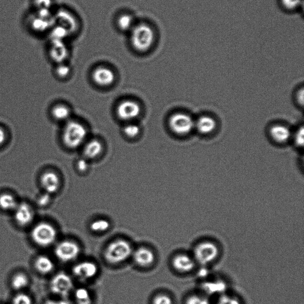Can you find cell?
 <instances>
[{
	"label": "cell",
	"instance_id": "1",
	"mask_svg": "<svg viewBox=\"0 0 304 304\" xmlns=\"http://www.w3.org/2000/svg\"><path fill=\"white\" fill-rule=\"evenodd\" d=\"M156 40V34L149 24H135L130 31V43L134 50L145 53L150 50Z\"/></svg>",
	"mask_w": 304,
	"mask_h": 304
},
{
	"label": "cell",
	"instance_id": "2",
	"mask_svg": "<svg viewBox=\"0 0 304 304\" xmlns=\"http://www.w3.org/2000/svg\"><path fill=\"white\" fill-rule=\"evenodd\" d=\"M220 251L217 244L211 241H203L194 247L192 256L197 264L207 266L218 259Z\"/></svg>",
	"mask_w": 304,
	"mask_h": 304
},
{
	"label": "cell",
	"instance_id": "3",
	"mask_svg": "<svg viewBox=\"0 0 304 304\" xmlns=\"http://www.w3.org/2000/svg\"><path fill=\"white\" fill-rule=\"evenodd\" d=\"M133 249L129 242L119 239L109 244L105 252V260L112 264H117L128 259Z\"/></svg>",
	"mask_w": 304,
	"mask_h": 304
},
{
	"label": "cell",
	"instance_id": "4",
	"mask_svg": "<svg viewBox=\"0 0 304 304\" xmlns=\"http://www.w3.org/2000/svg\"><path fill=\"white\" fill-rule=\"evenodd\" d=\"M87 132L82 124L70 121L66 124L63 132V139L66 146L75 148L82 145L86 139Z\"/></svg>",
	"mask_w": 304,
	"mask_h": 304
},
{
	"label": "cell",
	"instance_id": "5",
	"mask_svg": "<svg viewBox=\"0 0 304 304\" xmlns=\"http://www.w3.org/2000/svg\"><path fill=\"white\" fill-rule=\"evenodd\" d=\"M31 236L37 245L47 247L55 242L57 237V232L54 226L49 223L40 222L32 229Z\"/></svg>",
	"mask_w": 304,
	"mask_h": 304
},
{
	"label": "cell",
	"instance_id": "6",
	"mask_svg": "<svg viewBox=\"0 0 304 304\" xmlns=\"http://www.w3.org/2000/svg\"><path fill=\"white\" fill-rule=\"evenodd\" d=\"M169 126L176 135L185 136L195 129V120L185 112H176L169 119Z\"/></svg>",
	"mask_w": 304,
	"mask_h": 304
},
{
	"label": "cell",
	"instance_id": "7",
	"mask_svg": "<svg viewBox=\"0 0 304 304\" xmlns=\"http://www.w3.org/2000/svg\"><path fill=\"white\" fill-rule=\"evenodd\" d=\"M80 252L77 243L71 241H63L58 244L55 249L56 257L63 262H69L75 260Z\"/></svg>",
	"mask_w": 304,
	"mask_h": 304
},
{
	"label": "cell",
	"instance_id": "8",
	"mask_svg": "<svg viewBox=\"0 0 304 304\" xmlns=\"http://www.w3.org/2000/svg\"><path fill=\"white\" fill-rule=\"evenodd\" d=\"M73 288L72 278L66 273H59L52 279L50 289L52 293L62 296H66Z\"/></svg>",
	"mask_w": 304,
	"mask_h": 304
},
{
	"label": "cell",
	"instance_id": "9",
	"mask_svg": "<svg viewBox=\"0 0 304 304\" xmlns=\"http://www.w3.org/2000/svg\"><path fill=\"white\" fill-rule=\"evenodd\" d=\"M141 112L140 105L132 100L124 101L116 109L118 117L124 121H130L137 117Z\"/></svg>",
	"mask_w": 304,
	"mask_h": 304
},
{
	"label": "cell",
	"instance_id": "10",
	"mask_svg": "<svg viewBox=\"0 0 304 304\" xmlns=\"http://www.w3.org/2000/svg\"><path fill=\"white\" fill-rule=\"evenodd\" d=\"M172 264L174 269L181 273H189L195 269L197 263L192 254H178L172 259Z\"/></svg>",
	"mask_w": 304,
	"mask_h": 304
},
{
	"label": "cell",
	"instance_id": "11",
	"mask_svg": "<svg viewBox=\"0 0 304 304\" xmlns=\"http://www.w3.org/2000/svg\"><path fill=\"white\" fill-rule=\"evenodd\" d=\"M98 271L97 264L87 261L76 264L73 268L74 275L82 281H87L94 278Z\"/></svg>",
	"mask_w": 304,
	"mask_h": 304
},
{
	"label": "cell",
	"instance_id": "12",
	"mask_svg": "<svg viewBox=\"0 0 304 304\" xmlns=\"http://www.w3.org/2000/svg\"><path fill=\"white\" fill-rule=\"evenodd\" d=\"M15 221L21 226H26L33 222L34 213L33 208L29 204L22 203L17 205L15 210Z\"/></svg>",
	"mask_w": 304,
	"mask_h": 304
},
{
	"label": "cell",
	"instance_id": "13",
	"mask_svg": "<svg viewBox=\"0 0 304 304\" xmlns=\"http://www.w3.org/2000/svg\"><path fill=\"white\" fill-rule=\"evenodd\" d=\"M268 134L271 139L278 144H285L292 137L291 130L288 126L282 124H276L270 127Z\"/></svg>",
	"mask_w": 304,
	"mask_h": 304
},
{
	"label": "cell",
	"instance_id": "14",
	"mask_svg": "<svg viewBox=\"0 0 304 304\" xmlns=\"http://www.w3.org/2000/svg\"><path fill=\"white\" fill-rule=\"evenodd\" d=\"M94 82L101 86H108L114 82L115 76L112 70L107 67L100 66L94 71Z\"/></svg>",
	"mask_w": 304,
	"mask_h": 304
},
{
	"label": "cell",
	"instance_id": "15",
	"mask_svg": "<svg viewBox=\"0 0 304 304\" xmlns=\"http://www.w3.org/2000/svg\"><path fill=\"white\" fill-rule=\"evenodd\" d=\"M218 123L211 116L202 115L195 120V129L203 135H209L215 132Z\"/></svg>",
	"mask_w": 304,
	"mask_h": 304
},
{
	"label": "cell",
	"instance_id": "16",
	"mask_svg": "<svg viewBox=\"0 0 304 304\" xmlns=\"http://www.w3.org/2000/svg\"><path fill=\"white\" fill-rule=\"evenodd\" d=\"M41 185L45 193L49 194H54L57 192L59 188L60 180L55 172L47 171L42 175Z\"/></svg>",
	"mask_w": 304,
	"mask_h": 304
},
{
	"label": "cell",
	"instance_id": "17",
	"mask_svg": "<svg viewBox=\"0 0 304 304\" xmlns=\"http://www.w3.org/2000/svg\"><path fill=\"white\" fill-rule=\"evenodd\" d=\"M134 260L141 267H148L153 264L155 260V254L151 251L145 247H141L133 254Z\"/></svg>",
	"mask_w": 304,
	"mask_h": 304
},
{
	"label": "cell",
	"instance_id": "18",
	"mask_svg": "<svg viewBox=\"0 0 304 304\" xmlns=\"http://www.w3.org/2000/svg\"><path fill=\"white\" fill-rule=\"evenodd\" d=\"M278 4L286 13H300L303 9V0H278Z\"/></svg>",
	"mask_w": 304,
	"mask_h": 304
},
{
	"label": "cell",
	"instance_id": "19",
	"mask_svg": "<svg viewBox=\"0 0 304 304\" xmlns=\"http://www.w3.org/2000/svg\"><path fill=\"white\" fill-rule=\"evenodd\" d=\"M35 267L39 273L47 275L54 270V264L50 258L45 256H40L35 260Z\"/></svg>",
	"mask_w": 304,
	"mask_h": 304
},
{
	"label": "cell",
	"instance_id": "20",
	"mask_svg": "<svg viewBox=\"0 0 304 304\" xmlns=\"http://www.w3.org/2000/svg\"><path fill=\"white\" fill-rule=\"evenodd\" d=\"M102 149L103 146L100 141L94 139L86 144L84 148V154L87 158L94 159L101 153Z\"/></svg>",
	"mask_w": 304,
	"mask_h": 304
},
{
	"label": "cell",
	"instance_id": "21",
	"mask_svg": "<svg viewBox=\"0 0 304 304\" xmlns=\"http://www.w3.org/2000/svg\"><path fill=\"white\" fill-rule=\"evenodd\" d=\"M18 203L12 194L3 193L0 195V208L5 211L15 210Z\"/></svg>",
	"mask_w": 304,
	"mask_h": 304
},
{
	"label": "cell",
	"instance_id": "22",
	"mask_svg": "<svg viewBox=\"0 0 304 304\" xmlns=\"http://www.w3.org/2000/svg\"><path fill=\"white\" fill-rule=\"evenodd\" d=\"M118 29L123 32H130L135 25L132 16L128 14H123L118 17L116 20Z\"/></svg>",
	"mask_w": 304,
	"mask_h": 304
},
{
	"label": "cell",
	"instance_id": "23",
	"mask_svg": "<svg viewBox=\"0 0 304 304\" xmlns=\"http://www.w3.org/2000/svg\"><path fill=\"white\" fill-rule=\"evenodd\" d=\"M29 282V278L25 274L23 273H17L12 278V288L16 291H22V290L27 287Z\"/></svg>",
	"mask_w": 304,
	"mask_h": 304
},
{
	"label": "cell",
	"instance_id": "24",
	"mask_svg": "<svg viewBox=\"0 0 304 304\" xmlns=\"http://www.w3.org/2000/svg\"><path fill=\"white\" fill-rule=\"evenodd\" d=\"M67 55V49L63 48L62 44H54V47L51 51V56L55 62L58 64L63 63Z\"/></svg>",
	"mask_w": 304,
	"mask_h": 304
},
{
	"label": "cell",
	"instance_id": "25",
	"mask_svg": "<svg viewBox=\"0 0 304 304\" xmlns=\"http://www.w3.org/2000/svg\"><path fill=\"white\" fill-rule=\"evenodd\" d=\"M52 115L54 118L59 121H66L69 118L70 111L65 105H57L52 109Z\"/></svg>",
	"mask_w": 304,
	"mask_h": 304
},
{
	"label": "cell",
	"instance_id": "26",
	"mask_svg": "<svg viewBox=\"0 0 304 304\" xmlns=\"http://www.w3.org/2000/svg\"><path fill=\"white\" fill-rule=\"evenodd\" d=\"M75 299L77 304H91L92 299L89 291L85 288H79L75 292Z\"/></svg>",
	"mask_w": 304,
	"mask_h": 304
},
{
	"label": "cell",
	"instance_id": "27",
	"mask_svg": "<svg viewBox=\"0 0 304 304\" xmlns=\"http://www.w3.org/2000/svg\"><path fill=\"white\" fill-rule=\"evenodd\" d=\"M110 227V224L105 219H98L90 224L91 230L95 232H103L107 231Z\"/></svg>",
	"mask_w": 304,
	"mask_h": 304
},
{
	"label": "cell",
	"instance_id": "28",
	"mask_svg": "<svg viewBox=\"0 0 304 304\" xmlns=\"http://www.w3.org/2000/svg\"><path fill=\"white\" fill-rule=\"evenodd\" d=\"M12 304H34V302L29 295L24 293H19L13 297Z\"/></svg>",
	"mask_w": 304,
	"mask_h": 304
},
{
	"label": "cell",
	"instance_id": "29",
	"mask_svg": "<svg viewBox=\"0 0 304 304\" xmlns=\"http://www.w3.org/2000/svg\"><path fill=\"white\" fill-rule=\"evenodd\" d=\"M140 129L139 126L134 123H130L124 127L123 132L127 136L130 138L136 137L139 134Z\"/></svg>",
	"mask_w": 304,
	"mask_h": 304
},
{
	"label": "cell",
	"instance_id": "30",
	"mask_svg": "<svg viewBox=\"0 0 304 304\" xmlns=\"http://www.w3.org/2000/svg\"><path fill=\"white\" fill-rule=\"evenodd\" d=\"M217 304H241L240 300L234 296L223 294L219 298Z\"/></svg>",
	"mask_w": 304,
	"mask_h": 304
},
{
	"label": "cell",
	"instance_id": "31",
	"mask_svg": "<svg viewBox=\"0 0 304 304\" xmlns=\"http://www.w3.org/2000/svg\"><path fill=\"white\" fill-rule=\"evenodd\" d=\"M186 304H210L204 297L198 295H193L187 299Z\"/></svg>",
	"mask_w": 304,
	"mask_h": 304
},
{
	"label": "cell",
	"instance_id": "32",
	"mask_svg": "<svg viewBox=\"0 0 304 304\" xmlns=\"http://www.w3.org/2000/svg\"><path fill=\"white\" fill-rule=\"evenodd\" d=\"M153 304H173V301L170 296L160 294L155 297Z\"/></svg>",
	"mask_w": 304,
	"mask_h": 304
},
{
	"label": "cell",
	"instance_id": "33",
	"mask_svg": "<svg viewBox=\"0 0 304 304\" xmlns=\"http://www.w3.org/2000/svg\"><path fill=\"white\" fill-rule=\"evenodd\" d=\"M70 72V69L68 66L65 65V64H58V66L56 69V73L57 75L64 78L69 75Z\"/></svg>",
	"mask_w": 304,
	"mask_h": 304
},
{
	"label": "cell",
	"instance_id": "34",
	"mask_svg": "<svg viewBox=\"0 0 304 304\" xmlns=\"http://www.w3.org/2000/svg\"><path fill=\"white\" fill-rule=\"evenodd\" d=\"M304 130L303 127H301L300 129L297 130V132L295 134L294 141L295 143L297 146L299 147H302L303 146L304 141Z\"/></svg>",
	"mask_w": 304,
	"mask_h": 304
},
{
	"label": "cell",
	"instance_id": "35",
	"mask_svg": "<svg viewBox=\"0 0 304 304\" xmlns=\"http://www.w3.org/2000/svg\"><path fill=\"white\" fill-rule=\"evenodd\" d=\"M51 197L50 194L45 193L39 196L37 199V203L39 206L44 207L47 206L49 202H50Z\"/></svg>",
	"mask_w": 304,
	"mask_h": 304
},
{
	"label": "cell",
	"instance_id": "36",
	"mask_svg": "<svg viewBox=\"0 0 304 304\" xmlns=\"http://www.w3.org/2000/svg\"><path fill=\"white\" fill-rule=\"evenodd\" d=\"M77 167L79 171L82 172L85 171L88 168L87 162L84 159H80L77 162Z\"/></svg>",
	"mask_w": 304,
	"mask_h": 304
},
{
	"label": "cell",
	"instance_id": "37",
	"mask_svg": "<svg viewBox=\"0 0 304 304\" xmlns=\"http://www.w3.org/2000/svg\"><path fill=\"white\" fill-rule=\"evenodd\" d=\"M6 137L5 130L2 127H0V146L5 143L6 140Z\"/></svg>",
	"mask_w": 304,
	"mask_h": 304
},
{
	"label": "cell",
	"instance_id": "38",
	"mask_svg": "<svg viewBox=\"0 0 304 304\" xmlns=\"http://www.w3.org/2000/svg\"><path fill=\"white\" fill-rule=\"evenodd\" d=\"M45 304H69V302H67L66 301L56 302V301H53V300H52V301H48Z\"/></svg>",
	"mask_w": 304,
	"mask_h": 304
}]
</instances>
